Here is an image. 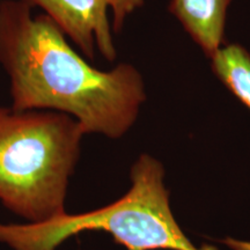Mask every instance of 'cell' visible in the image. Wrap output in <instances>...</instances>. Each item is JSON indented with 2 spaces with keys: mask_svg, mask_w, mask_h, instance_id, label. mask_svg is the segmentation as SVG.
I'll list each match as a JSON object with an SVG mask.
<instances>
[{
  "mask_svg": "<svg viewBox=\"0 0 250 250\" xmlns=\"http://www.w3.org/2000/svg\"><path fill=\"white\" fill-rule=\"evenodd\" d=\"M86 59L45 14L21 0L0 1V65L12 108L62 112L85 134L121 138L146 100L142 74L127 62L101 71Z\"/></svg>",
  "mask_w": 250,
  "mask_h": 250,
  "instance_id": "obj_1",
  "label": "cell"
},
{
  "mask_svg": "<svg viewBox=\"0 0 250 250\" xmlns=\"http://www.w3.org/2000/svg\"><path fill=\"white\" fill-rule=\"evenodd\" d=\"M232 0H171L169 11L212 57L223 46L228 5Z\"/></svg>",
  "mask_w": 250,
  "mask_h": 250,
  "instance_id": "obj_5",
  "label": "cell"
},
{
  "mask_svg": "<svg viewBox=\"0 0 250 250\" xmlns=\"http://www.w3.org/2000/svg\"><path fill=\"white\" fill-rule=\"evenodd\" d=\"M42 9L87 59L98 50L109 62L116 59L111 30L120 33L126 18L145 0H21Z\"/></svg>",
  "mask_w": 250,
  "mask_h": 250,
  "instance_id": "obj_4",
  "label": "cell"
},
{
  "mask_svg": "<svg viewBox=\"0 0 250 250\" xmlns=\"http://www.w3.org/2000/svg\"><path fill=\"white\" fill-rule=\"evenodd\" d=\"M164 175L156 159L140 155L131 168L129 191L116 202L41 224H0V243L12 250H56L71 236L99 230L126 250H203L175 220Z\"/></svg>",
  "mask_w": 250,
  "mask_h": 250,
  "instance_id": "obj_3",
  "label": "cell"
},
{
  "mask_svg": "<svg viewBox=\"0 0 250 250\" xmlns=\"http://www.w3.org/2000/svg\"><path fill=\"white\" fill-rule=\"evenodd\" d=\"M212 70L224 85L250 109V54L241 45L221 46L212 56Z\"/></svg>",
  "mask_w": 250,
  "mask_h": 250,
  "instance_id": "obj_6",
  "label": "cell"
},
{
  "mask_svg": "<svg viewBox=\"0 0 250 250\" xmlns=\"http://www.w3.org/2000/svg\"><path fill=\"white\" fill-rule=\"evenodd\" d=\"M85 136L68 115L0 105V202L28 224L66 213L67 187Z\"/></svg>",
  "mask_w": 250,
  "mask_h": 250,
  "instance_id": "obj_2",
  "label": "cell"
},
{
  "mask_svg": "<svg viewBox=\"0 0 250 250\" xmlns=\"http://www.w3.org/2000/svg\"><path fill=\"white\" fill-rule=\"evenodd\" d=\"M225 243L234 250H250V240L249 241H237V240H226Z\"/></svg>",
  "mask_w": 250,
  "mask_h": 250,
  "instance_id": "obj_7",
  "label": "cell"
}]
</instances>
